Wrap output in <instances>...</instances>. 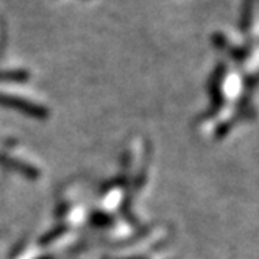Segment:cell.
I'll use <instances>...</instances> for the list:
<instances>
[{
  "mask_svg": "<svg viewBox=\"0 0 259 259\" xmlns=\"http://www.w3.org/2000/svg\"><path fill=\"white\" fill-rule=\"evenodd\" d=\"M244 14H245V21H244L242 27H244V28H247V27H248V21H250V2H247Z\"/></svg>",
  "mask_w": 259,
  "mask_h": 259,
  "instance_id": "1",
  "label": "cell"
}]
</instances>
